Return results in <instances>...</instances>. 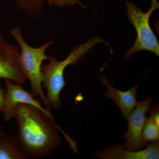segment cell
Returning <instances> with one entry per match:
<instances>
[{
  "label": "cell",
  "instance_id": "cell-5",
  "mask_svg": "<svg viewBox=\"0 0 159 159\" xmlns=\"http://www.w3.org/2000/svg\"><path fill=\"white\" fill-rule=\"evenodd\" d=\"M154 99L148 97L141 102L132 111L127 119L128 128L123 135L125 142L121 145L123 148L132 151L141 150L147 145L143 139V129L146 120V115Z\"/></svg>",
  "mask_w": 159,
  "mask_h": 159
},
{
  "label": "cell",
  "instance_id": "cell-11",
  "mask_svg": "<svg viewBox=\"0 0 159 159\" xmlns=\"http://www.w3.org/2000/svg\"><path fill=\"white\" fill-rule=\"evenodd\" d=\"M148 112L150 114V116L146 118L143 134V139L146 144L159 141L158 104L150 106Z\"/></svg>",
  "mask_w": 159,
  "mask_h": 159
},
{
  "label": "cell",
  "instance_id": "cell-15",
  "mask_svg": "<svg viewBox=\"0 0 159 159\" xmlns=\"http://www.w3.org/2000/svg\"><path fill=\"white\" fill-rule=\"evenodd\" d=\"M6 133V132L4 131L3 130L2 127V125L0 124V136L3 135L4 134Z\"/></svg>",
  "mask_w": 159,
  "mask_h": 159
},
{
  "label": "cell",
  "instance_id": "cell-1",
  "mask_svg": "<svg viewBox=\"0 0 159 159\" xmlns=\"http://www.w3.org/2000/svg\"><path fill=\"white\" fill-rule=\"evenodd\" d=\"M14 118L17 125L16 138L27 158L44 159L59 147L62 132L73 151H77L76 143L57 125L53 116L29 104L16 107Z\"/></svg>",
  "mask_w": 159,
  "mask_h": 159
},
{
  "label": "cell",
  "instance_id": "cell-16",
  "mask_svg": "<svg viewBox=\"0 0 159 159\" xmlns=\"http://www.w3.org/2000/svg\"><path fill=\"white\" fill-rule=\"evenodd\" d=\"M1 1V0H0V1Z\"/></svg>",
  "mask_w": 159,
  "mask_h": 159
},
{
  "label": "cell",
  "instance_id": "cell-9",
  "mask_svg": "<svg viewBox=\"0 0 159 159\" xmlns=\"http://www.w3.org/2000/svg\"><path fill=\"white\" fill-rule=\"evenodd\" d=\"M100 81L107 89V92L104 93V95L113 100L126 122L129 114L139 102L136 98L139 84L128 90L122 91L115 88L105 77H101Z\"/></svg>",
  "mask_w": 159,
  "mask_h": 159
},
{
  "label": "cell",
  "instance_id": "cell-7",
  "mask_svg": "<svg viewBox=\"0 0 159 159\" xmlns=\"http://www.w3.org/2000/svg\"><path fill=\"white\" fill-rule=\"evenodd\" d=\"M6 93L5 103L2 113L4 120L9 122L14 118L16 107L20 103H25L34 106L49 116H53L51 111L43 106L42 103L34 98L32 94L24 89L20 84H17L9 80H5Z\"/></svg>",
  "mask_w": 159,
  "mask_h": 159
},
{
  "label": "cell",
  "instance_id": "cell-2",
  "mask_svg": "<svg viewBox=\"0 0 159 159\" xmlns=\"http://www.w3.org/2000/svg\"><path fill=\"white\" fill-rule=\"evenodd\" d=\"M100 43L99 37L93 38L85 43L75 47L64 60H57L54 56H48L49 62L42 66L41 74L42 85L47 91L46 98L51 109H58L61 106L60 95L66 85L64 74L66 68L79 62L88 52Z\"/></svg>",
  "mask_w": 159,
  "mask_h": 159
},
{
  "label": "cell",
  "instance_id": "cell-8",
  "mask_svg": "<svg viewBox=\"0 0 159 159\" xmlns=\"http://www.w3.org/2000/svg\"><path fill=\"white\" fill-rule=\"evenodd\" d=\"M95 157L101 159H158L159 142H151L144 149L128 150L121 145H114L97 152Z\"/></svg>",
  "mask_w": 159,
  "mask_h": 159
},
{
  "label": "cell",
  "instance_id": "cell-14",
  "mask_svg": "<svg viewBox=\"0 0 159 159\" xmlns=\"http://www.w3.org/2000/svg\"><path fill=\"white\" fill-rule=\"evenodd\" d=\"M6 89L0 85V112H2L5 103Z\"/></svg>",
  "mask_w": 159,
  "mask_h": 159
},
{
  "label": "cell",
  "instance_id": "cell-4",
  "mask_svg": "<svg viewBox=\"0 0 159 159\" xmlns=\"http://www.w3.org/2000/svg\"><path fill=\"white\" fill-rule=\"evenodd\" d=\"M125 5L129 20L137 33L135 41L126 51L125 58L129 60L135 53L142 51H150L159 56V42L149 24L152 14L159 9V2L157 0H151L150 8L146 12L142 11L133 1L125 0Z\"/></svg>",
  "mask_w": 159,
  "mask_h": 159
},
{
  "label": "cell",
  "instance_id": "cell-10",
  "mask_svg": "<svg viewBox=\"0 0 159 159\" xmlns=\"http://www.w3.org/2000/svg\"><path fill=\"white\" fill-rule=\"evenodd\" d=\"M27 159L16 136L5 133L0 136V159Z\"/></svg>",
  "mask_w": 159,
  "mask_h": 159
},
{
  "label": "cell",
  "instance_id": "cell-3",
  "mask_svg": "<svg viewBox=\"0 0 159 159\" xmlns=\"http://www.w3.org/2000/svg\"><path fill=\"white\" fill-rule=\"evenodd\" d=\"M10 33L20 46V65L31 83L32 95L34 97L39 96L45 107L51 111L43 91L41 69L43 61L48 59V56L46 54V50L53 44V42H47L39 48H34L26 43L19 27L10 29Z\"/></svg>",
  "mask_w": 159,
  "mask_h": 159
},
{
  "label": "cell",
  "instance_id": "cell-6",
  "mask_svg": "<svg viewBox=\"0 0 159 159\" xmlns=\"http://www.w3.org/2000/svg\"><path fill=\"white\" fill-rule=\"evenodd\" d=\"M20 51L16 46L7 42L0 32V78L24 84L27 79L19 61Z\"/></svg>",
  "mask_w": 159,
  "mask_h": 159
},
{
  "label": "cell",
  "instance_id": "cell-12",
  "mask_svg": "<svg viewBox=\"0 0 159 159\" xmlns=\"http://www.w3.org/2000/svg\"><path fill=\"white\" fill-rule=\"evenodd\" d=\"M15 2L18 8L29 17L38 18L43 12L44 0H15Z\"/></svg>",
  "mask_w": 159,
  "mask_h": 159
},
{
  "label": "cell",
  "instance_id": "cell-13",
  "mask_svg": "<svg viewBox=\"0 0 159 159\" xmlns=\"http://www.w3.org/2000/svg\"><path fill=\"white\" fill-rule=\"evenodd\" d=\"M46 1L50 6L59 7H70L77 5L82 7H84L79 0H46Z\"/></svg>",
  "mask_w": 159,
  "mask_h": 159
}]
</instances>
